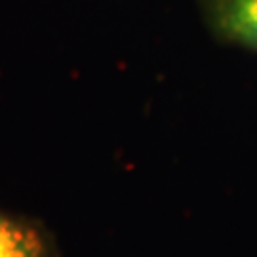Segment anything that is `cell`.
<instances>
[{
  "mask_svg": "<svg viewBox=\"0 0 257 257\" xmlns=\"http://www.w3.org/2000/svg\"><path fill=\"white\" fill-rule=\"evenodd\" d=\"M200 8L219 40L257 52V0H200Z\"/></svg>",
  "mask_w": 257,
  "mask_h": 257,
  "instance_id": "cell-1",
  "label": "cell"
},
{
  "mask_svg": "<svg viewBox=\"0 0 257 257\" xmlns=\"http://www.w3.org/2000/svg\"><path fill=\"white\" fill-rule=\"evenodd\" d=\"M48 249L42 229L0 211V257H48Z\"/></svg>",
  "mask_w": 257,
  "mask_h": 257,
  "instance_id": "cell-2",
  "label": "cell"
}]
</instances>
